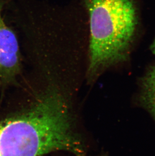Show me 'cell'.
<instances>
[{"instance_id":"obj_1","label":"cell","mask_w":155,"mask_h":156,"mask_svg":"<svg viewBox=\"0 0 155 156\" xmlns=\"http://www.w3.org/2000/svg\"><path fill=\"white\" fill-rule=\"evenodd\" d=\"M67 151L81 156L67 103L49 90L25 113L0 123V156H43Z\"/></svg>"},{"instance_id":"obj_2","label":"cell","mask_w":155,"mask_h":156,"mask_svg":"<svg viewBox=\"0 0 155 156\" xmlns=\"http://www.w3.org/2000/svg\"><path fill=\"white\" fill-rule=\"evenodd\" d=\"M81 3L88 19L90 76L128 61L140 25L136 0H81Z\"/></svg>"},{"instance_id":"obj_3","label":"cell","mask_w":155,"mask_h":156,"mask_svg":"<svg viewBox=\"0 0 155 156\" xmlns=\"http://www.w3.org/2000/svg\"><path fill=\"white\" fill-rule=\"evenodd\" d=\"M7 2L0 0V79L10 83L20 71L21 53L19 40L3 16Z\"/></svg>"},{"instance_id":"obj_4","label":"cell","mask_w":155,"mask_h":156,"mask_svg":"<svg viewBox=\"0 0 155 156\" xmlns=\"http://www.w3.org/2000/svg\"><path fill=\"white\" fill-rule=\"evenodd\" d=\"M139 98L140 104L155 120V65L142 77Z\"/></svg>"},{"instance_id":"obj_5","label":"cell","mask_w":155,"mask_h":156,"mask_svg":"<svg viewBox=\"0 0 155 156\" xmlns=\"http://www.w3.org/2000/svg\"><path fill=\"white\" fill-rule=\"evenodd\" d=\"M150 49H151V52H152L153 54L155 56V37L151 44Z\"/></svg>"},{"instance_id":"obj_6","label":"cell","mask_w":155,"mask_h":156,"mask_svg":"<svg viewBox=\"0 0 155 156\" xmlns=\"http://www.w3.org/2000/svg\"><path fill=\"white\" fill-rule=\"evenodd\" d=\"M0 123H1V122H0Z\"/></svg>"}]
</instances>
